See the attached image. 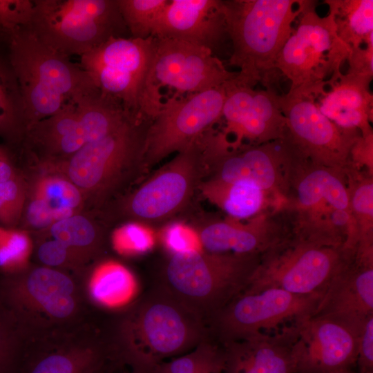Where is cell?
<instances>
[{
  "instance_id": "6da1fadb",
  "label": "cell",
  "mask_w": 373,
  "mask_h": 373,
  "mask_svg": "<svg viewBox=\"0 0 373 373\" xmlns=\"http://www.w3.org/2000/svg\"><path fill=\"white\" fill-rule=\"evenodd\" d=\"M287 193L280 213L292 235L354 253L356 230L345 172L315 164L293 144L286 169Z\"/></svg>"
},
{
  "instance_id": "7a4b0ae2",
  "label": "cell",
  "mask_w": 373,
  "mask_h": 373,
  "mask_svg": "<svg viewBox=\"0 0 373 373\" xmlns=\"http://www.w3.org/2000/svg\"><path fill=\"white\" fill-rule=\"evenodd\" d=\"M208 335L205 322L159 284L128 306L112 348L134 368L151 373Z\"/></svg>"
},
{
  "instance_id": "3957f363",
  "label": "cell",
  "mask_w": 373,
  "mask_h": 373,
  "mask_svg": "<svg viewBox=\"0 0 373 373\" xmlns=\"http://www.w3.org/2000/svg\"><path fill=\"white\" fill-rule=\"evenodd\" d=\"M299 0H220L232 46L229 64L238 67L235 79L251 88L261 83L277 91L280 77L278 56L293 31Z\"/></svg>"
},
{
  "instance_id": "277c9868",
  "label": "cell",
  "mask_w": 373,
  "mask_h": 373,
  "mask_svg": "<svg viewBox=\"0 0 373 373\" xmlns=\"http://www.w3.org/2000/svg\"><path fill=\"white\" fill-rule=\"evenodd\" d=\"M6 44L23 97L26 130L66 103L99 90L87 71L42 44L29 26L18 30Z\"/></svg>"
},
{
  "instance_id": "5b68a950",
  "label": "cell",
  "mask_w": 373,
  "mask_h": 373,
  "mask_svg": "<svg viewBox=\"0 0 373 373\" xmlns=\"http://www.w3.org/2000/svg\"><path fill=\"white\" fill-rule=\"evenodd\" d=\"M260 256L203 249L172 254L160 284L207 325L246 289Z\"/></svg>"
},
{
  "instance_id": "8992f818",
  "label": "cell",
  "mask_w": 373,
  "mask_h": 373,
  "mask_svg": "<svg viewBox=\"0 0 373 373\" xmlns=\"http://www.w3.org/2000/svg\"><path fill=\"white\" fill-rule=\"evenodd\" d=\"M29 26L54 51L80 57L111 37H128L118 0H32Z\"/></svg>"
},
{
  "instance_id": "52a82bcc",
  "label": "cell",
  "mask_w": 373,
  "mask_h": 373,
  "mask_svg": "<svg viewBox=\"0 0 373 373\" xmlns=\"http://www.w3.org/2000/svg\"><path fill=\"white\" fill-rule=\"evenodd\" d=\"M354 255L343 247L316 245L288 231L260 256L243 291L276 288L303 295L325 293L332 278Z\"/></svg>"
},
{
  "instance_id": "ba28073f",
  "label": "cell",
  "mask_w": 373,
  "mask_h": 373,
  "mask_svg": "<svg viewBox=\"0 0 373 373\" xmlns=\"http://www.w3.org/2000/svg\"><path fill=\"white\" fill-rule=\"evenodd\" d=\"M298 24L283 45L276 68L291 82L289 90L312 89L342 74L351 48L337 35L332 16L320 17L315 2L299 0Z\"/></svg>"
},
{
  "instance_id": "9c48e42d",
  "label": "cell",
  "mask_w": 373,
  "mask_h": 373,
  "mask_svg": "<svg viewBox=\"0 0 373 373\" xmlns=\"http://www.w3.org/2000/svg\"><path fill=\"white\" fill-rule=\"evenodd\" d=\"M323 294H296L276 288L242 291L209 319V334L222 345L276 332L312 315Z\"/></svg>"
},
{
  "instance_id": "30bf717a",
  "label": "cell",
  "mask_w": 373,
  "mask_h": 373,
  "mask_svg": "<svg viewBox=\"0 0 373 373\" xmlns=\"http://www.w3.org/2000/svg\"><path fill=\"white\" fill-rule=\"evenodd\" d=\"M152 37V36H151ZM238 72L229 71L209 48L185 41L152 37L146 115L153 119L163 104L161 88L187 95L216 88L233 79Z\"/></svg>"
},
{
  "instance_id": "8fae6325",
  "label": "cell",
  "mask_w": 373,
  "mask_h": 373,
  "mask_svg": "<svg viewBox=\"0 0 373 373\" xmlns=\"http://www.w3.org/2000/svg\"><path fill=\"white\" fill-rule=\"evenodd\" d=\"M152 57V37L145 39L111 37L80 57L79 65L96 86L143 119Z\"/></svg>"
},
{
  "instance_id": "7c38bea8",
  "label": "cell",
  "mask_w": 373,
  "mask_h": 373,
  "mask_svg": "<svg viewBox=\"0 0 373 373\" xmlns=\"http://www.w3.org/2000/svg\"><path fill=\"white\" fill-rule=\"evenodd\" d=\"M290 142L286 135L279 140L258 145L233 148L227 137L217 133L202 149L204 169L210 179L231 182L247 180L272 194L280 209L287 193L286 168Z\"/></svg>"
},
{
  "instance_id": "4fadbf2b",
  "label": "cell",
  "mask_w": 373,
  "mask_h": 373,
  "mask_svg": "<svg viewBox=\"0 0 373 373\" xmlns=\"http://www.w3.org/2000/svg\"><path fill=\"white\" fill-rule=\"evenodd\" d=\"M323 89L296 88L280 95L286 135L311 162L345 172L352 164V146L361 135L339 128L320 111L316 96Z\"/></svg>"
},
{
  "instance_id": "5bb4252c",
  "label": "cell",
  "mask_w": 373,
  "mask_h": 373,
  "mask_svg": "<svg viewBox=\"0 0 373 373\" xmlns=\"http://www.w3.org/2000/svg\"><path fill=\"white\" fill-rule=\"evenodd\" d=\"M225 84L185 97L173 96L164 101L146 129L144 163L155 164L183 150L222 118Z\"/></svg>"
},
{
  "instance_id": "9a60e30c",
  "label": "cell",
  "mask_w": 373,
  "mask_h": 373,
  "mask_svg": "<svg viewBox=\"0 0 373 373\" xmlns=\"http://www.w3.org/2000/svg\"><path fill=\"white\" fill-rule=\"evenodd\" d=\"M198 140L178 152L129 197L126 209L135 222L164 221L189 202L204 169Z\"/></svg>"
},
{
  "instance_id": "2e32d148",
  "label": "cell",
  "mask_w": 373,
  "mask_h": 373,
  "mask_svg": "<svg viewBox=\"0 0 373 373\" xmlns=\"http://www.w3.org/2000/svg\"><path fill=\"white\" fill-rule=\"evenodd\" d=\"M151 120L131 119L106 137L84 145L65 164L68 179L80 191L106 187L122 171L142 160Z\"/></svg>"
},
{
  "instance_id": "e0dca14e",
  "label": "cell",
  "mask_w": 373,
  "mask_h": 373,
  "mask_svg": "<svg viewBox=\"0 0 373 373\" xmlns=\"http://www.w3.org/2000/svg\"><path fill=\"white\" fill-rule=\"evenodd\" d=\"M79 292L71 277L46 266L12 278L4 287L5 296L18 316L45 323L73 318L79 309Z\"/></svg>"
},
{
  "instance_id": "ac0fdd59",
  "label": "cell",
  "mask_w": 373,
  "mask_h": 373,
  "mask_svg": "<svg viewBox=\"0 0 373 373\" xmlns=\"http://www.w3.org/2000/svg\"><path fill=\"white\" fill-rule=\"evenodd\" d=\"M296 324V373H327L352 368L356 364L363 323L358 325L332 317L308 316Z\"/></svg>"
},
{
  "instance_id": "d6986e66",
  "label": "cell",
  "mask_w": 373,
  "mask_h": 373,
  "mask_svg": "<svg viewBox=\"0 0 373 373\" xmlns=\"http://www.w3.org/2000/svg\"><path fill=\"white\" fill-rule=\"evenodd\" d=\"M225 89L222 117L227 126L223 133L235 136L230 142L232 147L243 144V140L258 145L285 136L287 125L280 105V94L240 84L235 77L226 82Z\"/></svg>"
},
{
  "instance_id": "ffe728a7",
  "label": "cell",
  "mask_w": 373,
  "mask_h": 373,
  "mask_svg": "<svg viewBox=\"0 0 373 373\" xmlns=\"http://www.w3.org/2000/svg\"><path fill=\"white\" fill-rule=\"evenodd\" d=\"M152 37L185 41L214 53L229 39L220 0H169Z\"/></svg>"
},
{
  "instance_id": "44dd1931",
  "label": "cell",
  "mask_w": 373,
  "mask_h": 373,
  "mask_svg": "<svg viewBox=\"0 0 373 373\" xmlns=\"http://www.w3.org/2000/svg\"><path fill=\"white\" fill-rule=\"evenodd\" d=\"M296 323L272 334L222 345L223 373H296Z\"/></svg>"
},
{
  "instance_id": "7402d4cb",
  "label": "cell",
  "mask_w": 373,
  "mask_h": 373,
  "mask_svg": "<svg viewBox=\"0 0 373 373\" xmlns=\"http://www.w3.org/2000/svg\"><path fill=\"white\" fill-rule=\"evenodd\" d=\"M265 213L247 220L227 218L209 222L196 230L202 249L213 253L262 255L288 232Z\"/></svg>"
},
{
  "instance_id": "603a6c76",
  "label": "cell",
  "mask_w": 373,
  "mask_h": 373,
  "mask_svg": "<svg viewBox=\"0 0 373 373\" xmlns=\"http://www.w3.org/2000/svg\"><path fill=\"white\" fill-rule=\"evenodd\" d=\"M372 314L373 267L359 265L353 258L330 281L311 316L361 325Z\"/></svg>"
},
{
  "instance_id": "cb8c5ba5",
  "label": "cell",
  "mask_w": 373,
  "mask_h": 373,
  "mask_svg": "<svg viewBox=\"0 0 373 373\" xmlns=\"http://www.w3.org/2000/svg\"><path fill=\"white\" fill-rule=\"evenodd\" d=\"M372 78L341 74L316 96L320 111L339 128L358 131L362 137L373 134Z\"/></svg>"
},
{
  "instance_id": "d4e9b609",
  "label": "cell",
  "mask_w": 373,
  "mask_h": 373,
  "mask_svg": "<svg viewBox=\"0 0 373 373\" xmlns=\"http://www.w3.org/2000/svg\"><path fill=\"white\" fill-rule=\"evenodd\" d=\"M96 343H60L21 354L15 373H95L110 356Z\"/></svg>"
},
{
  "instance_id": "484cf974",
  "label": "cell",
  "mask_w": 373,
  "mask_h": 373,
  "mask_svg": "<svg viewBox=\"0 0 373 373\" xmlns=\"http://www.w3.org/2000/svg\"><path fill=\"white\" fill-rule=\"evenodd\" d=\"M202 195L227 218L247 220L265 213H279L280 204L271 193L247 180L210 179L200 182Z\"/></svg>"
},
{
  "instance_id": "4316f807",
  "label": "cell",
  "mask_w": 373,
  "mask_h": 373,
  "mask_svg": "<svg viewBox=\"0 0 373 373\" xmlns=\"http://www.w3.org/2000/svg\"><path fill=\"white\" fill-rule=\"evenodd\" d=\"M345 173L356 230L354 261L373 267V175L352 164Z\"/></svg>"
},
{
  "instance_id": "83f0119b",
  "label": "cell",
  "mask_w": 373,
  "mask_h": 373,
  "mask_svg": "<svg viewBox=\"0 0 373 373\" xmlns=\"http://www.w3.org/2000/svg\"><path fill=\"white\" fill-rule=\"evenodd\" d=\"M137 283L131 271L115 261H106L95 267L88 283L93 300L107 308H119L131 303Z\"/></svg>"
},
{
  "instance_id": "f1b7e54d",
  "label": "cell",
  "mask_w": 373,
  "mask_h": 373,
  "mask_svg": "<svg viewBox=\"0 0 373 373\" xmlns=\"http://www.w3.org/2000/svg\"><path fill=\"white\" fill-rule=\"evenodd\" d=\"M338 37L351 48L373 41V0H326Z\"/></svg>"
},
{
  "instance_id": "f546056e",
  "label": "cell",
  "mask_w": 373,
  "mask_h": 373,
  "mask_svg": "<svg viewBox=\"0 0 373 373\" xmlns=\"http://www.w3.org/2000/svg\"><path fill=\"white\" fill-rule=\"evenodd\" d=\"M26 132L20 86L8 55L0 52V137L15 142L25 137Z\"/></svg>"
},
{
  "instance_id": "4dcf8cb0",
  "label": "cell",
  "mask_w": 373,
  "mask_h": 373,
  "mask_svg": "<svg viewBox=\"0 0 373 373\" xmlns=\"http://www.w3.org/2000/svg\"><path fill=\"white\" fill-rule=\"evenodd\" d=\"M224 365L222 346L208 335L190 352L162 361L151 373H223Z\"/></svg>"
},
{
  "instance_id": "1f68e13d",
  "label": "cell",
  "mask_w": 373,
  "mask_h": 373,
  "mask_svg": "<svg viewBox=\"0 0 373 373\" xmlns=\"http://www.w3.org/2000/svg\"><path fill=\"white\" fill-rule=\"evenodd\" d=\"M78 120L77 102L70 101L56 113L27 128L25 136L30 144L41 148L51 155L59 142L75 129Z\"/></svg>"
},
{
  "instance_id": "d6a6232c",
  "label": "cell",
  "mask_w": 373,
  "mask_h": 373,
  "mask_svg": "<svg viewBox=\"0 0 373 373\" xmlns=\"http://www.w3.org/2000/svg\"><path fill=\"white\" fill-rule=\"evenodd\" d=\"M35 196L48 204L55 222L75 214L82 202L80 189L68 179L58 176L42 178L37 182Z\"/></svg>"
},
{
  "instance_id": "836d02e7",
  "label": "cell",
  "mask_w": 373,
  "mask_h": 373,
  "mask_svg": "<svg viewBox=\"0 0 373 373\" xmlns=\"http://www.w3.org/2000/svg\"><path fill=\"white\" fill-rule=\"evenodd\" d=\"M168 2L169 0H118L119 8L130 37L140 39L151 37Z\"/></svg>"
},
{
  "instance_id": "e575fe53",
  "label": "cell",
  "mask_w": 373,
  "mask_h": 373,
  "mask_svg": "<svg viewBox=\"0 0 373 373\" xmlns=\"http://www.w3.org/2000/svg\"><path fill=\"white\" fill-rule=\"evenodd\" d=\"M53 239L61 242L73 252L95 248L99 240L97 229L86 217L74 214L50 227Z\"/></svg>"
},
{
  "instance_id": "d590c367",
  "label": "cell",
  "mask_w": 373,
  "mask_h": 373,
  "mask_svg": "<svg viewBox=\"0 0 373 373\" xmlns=\"http://www.w3.org/2000/svg\"><path fill=\"white\" fill-rule=\"evenodd\" d=\"M114 249L123 255L131 256L147 252L155 244L153 231L143 223L124 224L112 235Z\"/></svg>"
},
{
  "instance_id": "8d00e7d4",
  "label": "cell",
  "mask_w": 373,
  "mask_h": 373,
  "mask_svg": "<svg viewBox=\"0 0 373 373\" xmlns=\"http://www.w3.org/2000/svg\"><path fill=\"white\" fill-rule=\"evenodd\" d=\"M31 251V242L24 231L3 229L0 241V268L15 272L23 269Z\"/></svg>"
},
{
  "instance_id": "74e56055",
  "label": "cell",
  "mask_w": 373,
  "mask_h": 373,
  "mask_svg": "<svg viewBox=\"0 0 373 373\" xmlns=\"http://www.w3.org/2000/svg\"><path fill=\"white\" fill-rule=\"evenodd\" d=\"M32 0H0V41H6L21 28L29 26L33 15Z\"/></svg>"
},
{
  "instance_id": "f35d334b",
  "label": "cell",
  "mask_w": 373,
  "mask_h": 373,
  "mask_svg": "<svg viewBox=\"0 0 373 373\" xmlns=\"http://www.w3.org/2000/svg\"><path fill=\"white\" fill-rule=\"evenodd\" d=\"M163 240L171 254L200 250L197 249L198 244H201L196 230L181 223L167 227L163 233Z\"/></svg>"
},
{
  "instance_id": "ab89813d",
  "label": "cell",
  "mask_w": 373,
  "mask_h": 373,
  "mask_svg": "<svg viewBox=\"0 0 373 373\" xmlns=\"http://www.w3.org/2000/svg\"><path fill=\"white\" fill-rule=\"evenodd\" d=\"M359 373H373V314L365 320L359 336L356 363Z\"/></svg>"
},
{
  "instance_id": "60d3db41",
  "label": "cell",
  "mask_w": 373,
  "mask_h": 373,
  "mask_svg": "<svg viewBox=\"0 0 373 373\" xmlns=\"http://www.w3.org/2000/svg\"><path fill=\"white\" fill-rule=\"evenodd\" d=\"M73 253L64 244L52 238L39 246L37 257L44 266L54 268L68 263Z\"/></svg>"
},
{
  "instance_id": "b9f144b4",
  "label": "cell",
  "mask_w": 373,
  "mask_h": 373,
  "mask_svg": "<svg viewBox=\"0 0 373 373\" xmlns=\"http://www.w3.org/2000/svg\"><path fill=\"white\" fill-rule=\"evenodd\" d=\"M347 73L365 77H373V41L365 44V48H352L349 57Z\"/></svg>"
},
{
  "instance_id": "7bdbcfd3",
  "label": "cell",
  "mask_w": 373,
  "mask_h": 373,
  "mask_svg": "<svg viewBox=\"0 0 373 373\" xmlns=\"http://www.w3.org/2000/svg\"><path fill=\"white\" fill-rule=\"evenodd\" d=\"M0 198L17 221L25 199L23 186L19 178L0 182Z\"/></svg>"
},
{
  "instance_id": "ee69618b",
  "label": "cell",
  "mask_w": 373,
  "mask_h": 373,
  "mask_svg": "<svg viewBox=\"0 0 373 373\" xmlns=\"http://www.w3.org/2000/svg\"><path fill=\"white\" fill-rule=\"evenodd\" d=\"M350 157L354 167L373 175V134L358 137L352 146Z\"/></svg>"
},
{
  "instance_id": "f6af8a7d",
  "label": "cell",
  "mask_w": 373,
  "mask_h": 373,
  "mask_svg": "<svg viewBox=\"0 0 373 373\" xmlns=\"http://www.w3.org/2000/svg\"><path fill=\"white\" fill-rule=\"evenodd\" d=\"M21 352L10 335L0 327V373H15Z\"/></svg>"
},
{
  "instance_id": "bcb514c9",
  "label": "cell",
  "mask_w": 373,
  "mask_h": 373,
  "mask_svg": "<svg viewBox=\"0 0 373 373\" xmlns=\"http://www.w3.org/2000/svg\"><path fill=\"white\" fill-rule=\"evenodd\" d=\"M26 218L30 225L37 229L50 227L55 223L52 209L44 200L37 196L29 202Z\"/></svg>"
},
{
  "instance_id": "7dc6e473",
  "label": "cell",
  "mask_w": 373,
  "mask_h": 373,
  "mask_svg": "<svg viewBox=\"0 0 373 373\" xmlns=\"http://www.w3.org/2000/svg\"><path fill=\"white\" fill-rule=\"evenodd\" d=\"M17 176L10 160L8 151L0 146V182L8 181Z\"/></svg>"
},
{
  "instance_id": "c3c4849f",
  "label": "cell",
  "mask_w": 373,
  "mask_h": 373,
  "mask_svg": "<svg viewBox=\"0 0 373 373\" xmlns=\"http://www.w3.org/2000/svg\"><path fill=\"white\" fill-rule=\"evenodd\" d=\"M0 222L10 225L15 224L17 220L8 209L7 206L0 198Z\"/></svg>"
},
{
  "instance_id": "681fc988",
  "label": "cell",
  "mask_w": 373,
  "mask_h": 373,
  "mask_svg": "<svg viewBox=\"0 0 373 373\" xmlns=\"http://www.w3.org/2000/svg\"><path fill=\"white\" fill-rule=\"evenodd\" d=\"M327 373H356V372H354L352 370V368H346V369H342V370H336V371H333V372H330Z\"/></svg>"
},
{
  "instance_id": "f907efd6",
  "label": "cell",
  "mask_w": 373,
  "mask_h": 373,
  "mask_svg": "<svg viewBox=\"0 0 373 373\" xmlns=\"http://www.w3.org/2000/svg\"><path fill=\"white\" fill-rule=\"evenodd\" d=\"M3 230V229L0 228V241H1V236H2Z\"/></svg>"
},
{
  "instance_id": "816d5d0a",
  "label": "cell",
  "mask_w": 373,
  "mask_h": 373,
  "mask_svg": "<svg viewBox=\"0 0 373 373\" xmlns=\"http://www.w3.org/2000/svg\"><path fill=\"white\" fill-rule=\"evenodd\" d=\"M101 370V368L99 370H97L95 373H102V370Z\"/></svg>"
}]
</instances>
